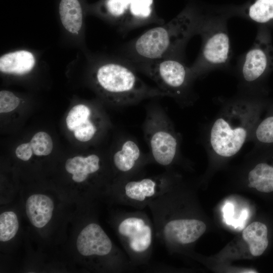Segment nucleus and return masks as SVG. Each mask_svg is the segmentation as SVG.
<instances>
[{
	"label": "nucleus",
	"instance_id": "7",
	"mask_svg": "<svg viewBox=\"0 0 273 273\" xmlns=\"http://www.w3.org/2000/svg\"><path fill=\"white\" fill-rule=\"evenodd\" d=\"M199 34L202 39L201 50L190 66L195 79L210 71L225 66L231 53L226 21L223 17H205Z\"/></svg>",
	"mask_w": 273,
	"mask_h": 273
},
{
	"label": "nucleus",
	"instance_id": "10",
	"mask_svg": "<svg viewBox=\"0 0 273 273\" xmlns=\"http://www.w3.org/2000/svg\"><path fill=\"white\" fill-rule=\"evenodd\" d=\"M152 161L150 155L144 154L134 140L123 138L112 156L117 174L114 181L142 174L145 165Z\"/></svg>",
	"mask_w": 273,
	"mask_h": 273
},
{
	"label": "nucleus",
	"instance_id": "22",
	"mask_svg": "<svg viewBox=\"0 0 273 273\" xmlns=\"http://www.w3.org/2000/svg\"><path fill=\"white\" fill-rule=\"evenodd\" d=\"M102 120H94L93 117L80 125L73 131L75 138L81 142H87L96 137L100 129Z\"/></svg>",
	"mask_w": 273,
	"mask_h": 273
},
{
	"label": "nucleus",
	"instance_id": "18",
	"mask_svg": "<svg viewBox=\"0 0 273 273\" xmlns=\"http://www.w3.org/2000/svg\"><path fill=\"white\" fill-rule=\"evenodd\" d=\"M132 0H106L105 8L107 14L122 31L132 30L130 7Z\"/></svg>",
	"mask_w": 273,
	"mask_h": 273
},
{
	"label": "nucleus",
	"instance_id": "19",
	"mask_svg": "<svg viewBox=\"0 0 273 273\" xmlns=\"http://www.w3.org/2000/svg\"><path fill=\"white\" fill-rule=\"evenodd\" d=\"M265 111V116L257 123L249 140L256 147L273 145V101H270Z\"/></svg>",
	"mask_w": 273,
	"mask_h": 273
},
{
	"label": "nucleus",
	"instance_id": "25",
	"mask_svg": "<svg viewBox=\"0 0 273 273\" xmlns=\"http://www.w3.org/2000/svg\"><path fill=\"white\" fill-rule=\"evenodd\" d=\"M32 149L30 143H23L18 146L15 151L17 158L23 160L28 161L32 155Z\"/></svg>",
	"mask_w": 273,
	"mask_h": 273
},
{
	"label": "nucleus",
	"instance_id": "15",
	"mask_svg": "<svg viewBox=\"0 0 273 273\" xmlns=\"http://www.w3.org/2000/svg\"><path fill=\"white\" fill-rule=\"evenodd\" d=\"M242 237L248 244L253 256L261 255L268 246L267 228L262 222L255 221L251 223L243 231Z\"/></svg>",
	"mask_w": 273,
	"mask_h": 273
},
{
	"label": "nucleus",
	"instance_id": "4",
	"mask_svg": "<svg viewBox=\"0 0 273 273\" xmlns=\"http://www.w3.org/2000/svg\"><path fill=\"white\" fill-rule=\"evenodd\" d=\"M136 71L153 80L157 87L181 106H190L196 101L193 84L196 80L190 66L180 58H166L149 61L126 59Z\"/></svg>",
	"mask_w": 273,
	"mask_h": 273
},
{
	"label": "nucleus",
	"instance_id": "8",
	"mask_svg": "<svg viewBox=\"0 0 273 273\" xmlns=\"http://www.w3.org/2000/svg\"><path fill=\"white\" fill-rule=\"evenodd\" d=\"M176 178L168 172L148 177L141 174L114 181L111 188L119 204L142 210L168 189Z\"/></svg>",
	"mask_w": 273,
	"mask_h": 273
},
{
	"label": "nucleus",
	"instance_id": "17",
	"mask_svg": "<svg viewBox=\"0 0 273 273\" xmlns=\"http://www.w3.org/2000/svg\"><path fill=\"white\" fill-rule=\"evenodd\" d=\"M241 13L256 23L273 25V0H250L243 6Z\"/></svg>",
	"mask_w": 273,
	"mask_h": 273
},
{
	"label": "nucleus",
	"instance_id": "23",
	"mask_svg": "<svg viewBox=\"0 0 273 273\" xmlns=\"http://www.w3.org/2000/svg\"><path fill=\"white\" fill-rule=\"evenodd\" d=\"M33 153L36 156H47L52 151L53 143L50 135L46 132L35 133L30 142Z\"/></svg>",
	"mask_w": 273,
	"mask_h": 273
},
{
	"label": "nucleus",
	"instance_id": "9",
	"mask_svg": "<svg viewBox=\"0 0 273 273\" xmlns=\"http://www.w3.org/2000/svg\"><path fill=\"white\" fill-rule=\"evenodd\" d=\"M273 70V46L269 32L260 30L253 44L244 55L239 68L241 82L247 92L258 88Z\"/></svg>",
	"mask_w": 273,
	"mask_h": 273
},
{
	"label": "nucleus",
	"instance_id": "20",
	"mask_svg": "<svg viewBox=\"0 0 273 273\" xmlns=\"http://www.w3.org/2000/svg\"><path fill=\"white\" fill-rule=\"evenodd\" d=\"M19 229L17 215L13 211H6L0 215V240L7 242L13 238Z\"/></svg>",
	"mask_w": 273,
	"mask_h": 273
},
{
	"label": "nucleus",
	"instance_id": "5",
	"mask_svg": "<svg viewBox=\"0 0 273 273\" xmlns=\"http://www.w3.org/2000/svg\"><path fill=\"white\" fill-rule=\"evenodd\" d=\"M143 129L152 161L170 167L180 154L181 136L160 105L152 103L146 108Z\"/></svg>",
	"mask_w": 273,
	"mask_h": 273
},
{
	"label": "nucleus",
	"instance_id": "2",
	"mask_svg": "<svg viewBox=\"0 0 273 273\" xmlns=\"http://www.w3.org/2000/svg\"><path fill=\"white\" fill-rule=\"evenodd\" d=\"M205 17L194 10L184 11L169 22L153 27L130 42L126 59L149 61L179 58L189 40L199 34Z\"/></svg>",
	"mask_w": 273,
	"mask_h": 273
},
{
	"label": "nucleus",
	"instance_id": "13",
	"mask_svg": "<svg viewBox=\"0 0 273 273\" xmlns=\"http://www.w3.org/2000/svg\"><path fill=\"white\" fill-rule=\"evenodd\" d=\"M26 215L31 223L37 228L44 226L51 220L54 208L52 199L43 194H33L26 200Z\"/></svg>",
	"mask_w": 273,
	"mask_h": 273
},
{
	"label": "nucleus",
	"instance_id": "12",
	"mask_svg": "<svg viewBox=\"0 0 273 273\" xmlns=\"http://www.w3.org/2000/svg\"><path fill=\"white\" fill-rule=\"evenodd\" d=\"M65 169L72 175V179L74 181L83 183L89 177L100 173L102 169L101 159L100 156L96 154L86 157L75 156L66 160Z\"/></svg>",
	"mask_w": 273,
	"mask_h": 273
},
{
	"label": "nucleus",
	"instance_id": "24",
	"mask_svg": "<svg viewBox=\"0 0 273 273\" xmlns=\"http://www.w3.org/2000/svg\"><path fill=\"white\" fill-rule=\"evenodd\" d=\"M20 104V99L8 90L0 92V112L8 113L15 109Z\"/></svg>",
	"mask_w": 273,
	"mask_h": 273
},
{
	"label": "nucleus",
	"instance_id": "11",
	"mask_svg": "<svg viewBox=\"0 0 273 273\" xmlns=\"http://www.w3.org/2000/svg\"><path fill=\"white\" fill-rule=\"evenodd\" d=\"M76 247L79 253L86 257L103 258L113 255L119 258H128L126 256L112 255L126 254L114 248L112 242L104 230L96 222L88 223L80 232L76 241Z\"/></svg>",
	"mask_w": 273,
	"mask_h": 273
},
{
	"label": "nucleus",
	"instance_id": "1",
	"mask_svg": "<svg viewBox=\"0 0 273 273\" xmlns=\"http://www.w3.org/2000/svg\"><path fill=\"white\" fill-rule=\"evenodd\" d=\"M270 101L261 94L245 93L223 102L204 132V144L210 157L223 160L236 155L249 142Z\"/></svg>",
	"mask_w": 273,
	"mask_h": 273
},
{
	"label": "nucleus",
	"instance_id": "16",
	"mask_svg": "<svg viewBox=\"0 0 273 273\" xmlns=\"http://www.w3.org/2000/svg\"><path fill=\"white\" fill-rule=\"evenodd\" d=\"M61 22L69 32L77 34L82 25L83 15L78 0H61L59 7Z\"/></svg>",
	"mask_w": 273,
	"mask_h": 273
},
{
	"label": "nucleus",
	"instance_id": "14",
	"mask_svg": "<svg viewBox=\"0 0 273 273\" xmlns=\"http://www.w3.org/2000/svg\"><path fill=\"white\" fill-rule=\"evenodd\" d=\"M35 63V58L31 52L25 50L17 51L1 57L0 70L6 74H25L33 68Z\"/></svg>",
	"mask_w": 273,
	"mask_h": 273
},
{
	"label": "nucleus",
	"instance_id": "21",
	"mask_svg": "<svg viewBox=\"0 0 273 273\" xmlns=\"http://www.w3.org/2000/svg\"><path fill=\"white\" fill-rule=\"evenodd\" d=\"M90 107L84 104L75 105L69 111L66 119L68 129L74 131L76 127L93 116Z\"/></svg>",
	"mask_w": 273,
	"mask_h": 273
},
{
	"label": "nucleus",
	"instance_id": "3",
	"mask_svg": "<svg viewBox=\"0 0 273 273\" xmlns=\"http://www.w3.org/2000/svg\"><path fill=\"white\" fill-rule=\"evenodd\" d=\"M125 59L102 63L94 69L93 77L100 95L119 107L138 104L146 99L167 97L157 87L148 85Z\"/></svg>",
	"mask_w": 273,
	"mask_h": 273
},
{
	"label": "nucleus",
	"instance_id": "6",
	"mask_svg": "<svg viewBox=\"0 0 273 273\" xmlns=\"http://www.w3.org/2000/svg\"><path fill=\"white\" fill-rule=\"evenodd\" d=\"M141 210L123 211L119 215L117 221L118 235L134 267L148 263L155 233L154 224Z\"/></svg>",
	"mask_w": 273,
	"mask_h": 273
}]
</instances>
